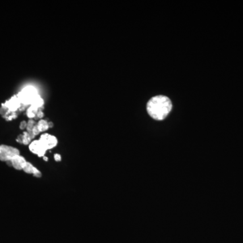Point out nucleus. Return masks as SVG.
<instances>
[{
    "label": "nucleus",
    "instance_id": "nucleus-5",
    "mask_svg": "<svg viewBox=\"0 0 243 243\" xmlns=\"http://www.w3.org/2000/svg\"><path fill=\"white\" fill-rule=\"evenodd\" d=\"M39 140L43 144L47 150L54 149L58 145V140L56 136L48 133H43L41 135Z\"/></svg>",
    "mask_w": 243,
    "mask_h": 243
},
{
    "label": "nucleus",
    "instance_id": "nucleus-4",
    "mask_svg": "<svg viewBox=\"0 0 243 243\" xmlns=\"http://www.w3.org/2000/svg\"><path fill=\"white\" fill-rule=\"evenodd\" d=\"M29 149L31 153L36 155L38 157L45 156V153L47 151L39 139L32 140L29 145Z\"/></svg>",
    "mask_w": 243,
    "mask_h": 243
},
{
    "label": "nucleus",
    "instance_id": "nucleus-20",
    "mask_svg": "<svg viewBox=\"0 0 243 243\" xmlns=\"http://www.w3.org/2000/svg\"><path fill=\"white\" fill-rule=\"evenodd\" d=\"M43 158V160H44L45 161H47V160H48V158H47V157H45V156H44Z\"/></svg>",
    "mask_w": 243,
    "mask_h": 243
},
{
    "label": "nucleus",
    "instance_id": "nucleus-13",
    "mask_svg": "<svg viewBox=\"0 0 243 243\" xmlns=\"http://www.w3.org/2000/svg\"><path fill=\"white\" fill-rule=\"evenodd\" d=\"M36 123H35V121L33 119H29V121L27 122V126H26V131L29 132H32V130L33 129V128L35 126H36Z\"/></svg>",
    "mask_w": 243,
    "mask_h": 243
},
{
    "label": "nucleus",
    "instance_id": "nucleus-6",
    "mask_svg": "<svg viewBox=\"0 0 243 243\" xmlns=\"http://www.w3.org/2000/svg\"><path fill=\"white\" fill-rule=\"evenodd\" d=\"M2 105L6 107L10 111L16 112L18 110H20V108L22 107L23 105L21 103L19 98L18 97L17 95H16L12 96L10 99L7 100Z\"/></svg>",
    "mask_w": 243,
    "mask_h": 243
},
{
    "label": "nucleus",
    "instance_id": "nucleus-1",
    "mask_svg": "<svg viewBox=\"0 0 243 243\" xmlns=\"http://www.w3.org/2000/svg\"><path fill=\"white\" fill-rule=\"evenodd\" d=\"M172 105L168 97L158 95L151 98L147 103V111L151 118L162 120L166 118L172 110Z\"/></svg>",
    "mask_w": 243,
    "mask_h": 243
},
{
    "label": "nucleus",
    "instance_id": "nucleus-8",
    "mask_svg": "<svg viewBox=\"0 0 243 243\" xmlns=\"http://www.w3.org/2000/svg\"><path fill=\"white\" fill-rule=\"evenodd\" d=\"M33 138L31 136L29 132L27 131L24 132L22 135H20L18 136L16 139V141L19 143L23 144V145H29V144L32 141V139Z\"/></svg>",
    "mask_w": 243,
    "mask_h": 243
},
{
    "label": "nucleus",
    "instance_id": "nucleus-7",
    "mask_svg": "<svg viewBox=\"0 0 243 243\" xmlns=\"http://www.w3.org/2000/svg\"><path fill=\"white\" fill-rule=\"evenodd\" d=\"M10 161L11 162V166H12L17 170H22L24 164H25L26 162L27 161L25 160V158L23 156H20V155L14 157Z\"/></svg>",
    "mask_w": 243,
    "mask_h": 243
},
{
    "label": "nucleus",
    "instance_id": "nucleus-15",
    "mask_svg": "<svg viewBox=\"0 0 243 243\" xmlns=\"http://www.w3.org/2000/svg\"><path fill=\"white\" fill-rule=\"evenodd\" d=\"M32 132L33 135H34V136H37V135H38V134L40 133V131H39V130H38V127L37 126V124H36V126H34V127L33 128V130H32Z\"/></svg>",
    "mask_w": 243,
    "mask_h": 243
},
{
    "label": "nucleus",
    "instance_id": "nucleus-19",
    "mask_svg": "<svg viewBox=\"0 0 243 243\" xmlns=\"http://www.w3.org/2000/svg\"><path fill=\"white\" fill-rule=\"evenodd\" d=\"M49 128H51V127H53V126H54V124H53L52 122H49Z\"/></svg>",
    "mask_w": 243,
    "mask_h": 243
},
{
    "label": "nucleus",
    "instance_id": "nucleus-14",
    "mask_svg": "<svg viewBox=\"0 0 243 243\" xmlns=\"http://www.w3.org/2000/svg\"><path fill=\"white\" fill-rule=\"evenodd\" d=\"M6 120H12L17 117V114L16 112H12L9 111L8 113H7L4 116H3Z\"/></svg>",
    "mask_w": 243,
    "mask_h": 243
},
{
    "label": "nucleus",
    "instance_id": "nucleus-17",
    "mask_svg": "<svg viewBox=\"0 0 243 243\" xmlns=\"http://www.w3.org/2000/svg\"><path fill=\"white\" fill-rule=\"evenodd\" d=\"M43 116H44V113H43V111H42L41 110H39L38 111V112H37V115H36V118H39V119H42L43 118Z\"/></svg>",
    "mask_w": 243,
    "mask_h": 243
},
{
    "label": "nucleus",
    "instance_id": "nucleus-18",
    "mask_svg": "<svg viewBox=\"0 0 243 243\" xmlns=\"http://www.w3.org/2000/svg\"><path fill=\"white\" fill-rule=\"evenodd\" d=\"M54 157L55 161H57V162H59L62 160V157L60 156V154H59V153H55Z\"/></svg>",
    "mask_w": 243,
    "mask_h": 243
},
{
    "label": "nucleus",
    "instance_id": "nucleus-16",
    "mask_svg": "<svg viewBox=\"0 0 243 243\" xmlns=\"http://www.w3.org/2000/svg\"><path fill=\"white\" fill-rule=\"evenodd\" d=\"M26 126H27V122H26V121H22L20 122V128L21 129V130H24V129H25V128H26Z\"/></svg>",
    "mask_w": 243,
    "mask_h": 243
},
{
    "label": "nucleus",
    "instance_id": "nucleus-10",
    "mask_svg": "<svg viewBox=\"0 0 243 243\" xmlns=\"http://www.w3.org/2000/svg\"><path fill=\"white\" fill-rule=\"evenodd\" d=\"M37 126L40 132H45L49 128V122H47L46 119H41L37 123Z\"/></svg>",
    "mask_w": 243,
    "mask_h": 243
},
{
    "label": "nucleus",
    "instance_id": "nucleus-12",
    "mask_svg": "<svg viewBox=\"0 0 243 243\" xmlns=\"http://www.w3.org/2000/svg\"><path fill=\"white\" fill-rule=\"evenodd\" d=\"M30 105H33V106L35 107L38 108V110H41L43 109V105H44V100L42 98L40 95H38V97H36V99L33 101V102Z\"/></svg>",
    "mask_w": 243,
    "mask_h": 243
},
{
    "label": "nucleus",
    "instance_id": "nucleus-2",
    "mask_svg": "<svg viewBox=\"0 0 243 243\" xmlns=\"http://www.w3.org/2000/svg\"><path fill=\"white\" fill-rule=\"evenodd\" d=\"M39 95L38 93L37 89L33 86H26L21 90L20 92L17 94L18 97L23 105H31L33 101L38 97Z\"/></svg>",
    "mask_w": 243,
    "mask_h": 243
},
{
    "label": "nucleus",
    "instance_id": "nucleus-11",
    "mask_svg": "<svg viewBox=\"0 0 243 243\" xmlns=\"http://www.w3.org/2000/svg\"><path fill=\"white\" fill-rule=\"evenodd\" d=\"M39 110L38 108L35 107L33 105H30V106L28 107V109L26 110V115L27 117L29 118L30 119H33L36 118V115L38 111Z\"/></svg>",
    "mask_w": 243,
    "mask_h": 243
},
{
    "label": "nucleus",
    "instance_id": "nucleus-3",
    "mask_svg": "<svg viewBox=\"0 0 243 243\" xmlns=\"http://www.w3.org/2000/svg\"><path fill=\"white\" fill-rule=\"evenodd\" d=\"M20 155L19 150L16 147L6 145H0V160L8 161L11 160L14 157Z\"/></svg>",
    "mask_w": 243,
    "mask_h": 243
},
{
    "label": "nucleus",
    "instance_id": "nucleus-9",
    "mask_svg": "<svg viewBox=\"0 0 243 243\" xmlns=\"http://www.w3.org/2000/svg\"><path fill=\"white\" fill-rule=\"evenodd\" d=\"M22 170L26 174L34 175L35 174V172L38 170V169L37 168H35L32 164L30 163V162L26 161V164L24 165Z\"/></svg>",
    "mask_w": 243,
    "mask_h": 243
}]
</instances>
